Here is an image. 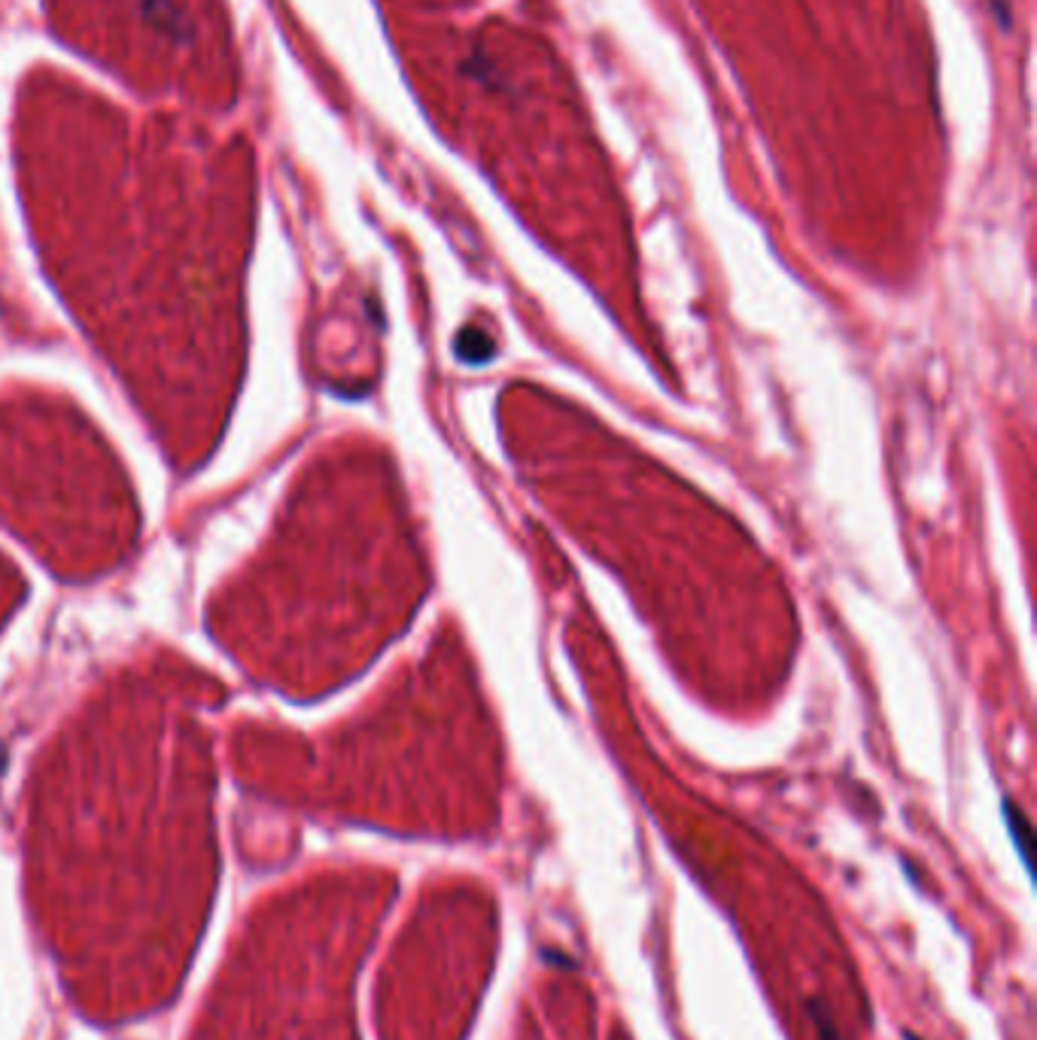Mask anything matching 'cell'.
Instances as JSON below:
<instances>
[{
  "label": "cell",
  "instance_id": "cell-1",
  "mask_svg": "<svg viewBox=\"0 0 1037 1040\" xmlns=\"http://www.w3.org/2000/svg\"><path fill=\"white\" fill-rule=\"evenodd\" d=\"M460 73L471 83H478L481 89H490V92H499L502 89V77H499V68L494 64V59L484 52V49H471V55L460 64Z\"/></svg>",
  "mask_w": 1037,
  "mask_h": 1040
},
{
  "label": "cell",
  "instance_id": "cell-2",
  "mask_svg": "<svg viewBox=\"0 0 1037 1040\" xmlns=\"http://www.w3.org/2000/svg\"><path fill=\"white\" fill-rule=\"evenodd\" d=\"M457 354L466 363H487L494 356V341H490V335L484 329H466L460 335V341H457Z\"/></svg>",
  "mask_w": 1037,
  "mask_h": 1040
},
{
  "label": "cell",
  "instance_id": "cell-3",
  "mask_svg": "<svg viewBox=\"0 0 1037 1040\" xmlns=\"http://www.w3.org/2000/svg\"><path fill=\"white\" fill-rule=\"evenodd\" d=\"M1004 818H1007V828H1010V837L1016 843V852H1019V858L1028 867V837H1031V828H1028L1026 816L1019 813V806L1004 801Z\"/></svg>",
  "mask_w": 1037,
  "mask_h": 1040
},
{
  "label": "cell",
  "instance_id": "cell-4",
  "mask_svg": "<svg viewBox=\"0 0 1037 1040\" xmlns=\"http://www.w3.org/2000/svg\"><path fill=\"white\" fill-rule=\"evenodd\" d=\"M810 1017H813V1022H815L819 1040H843L837 1022H834V1017L827 1013V1007L822 1005V1001H810Z\"/></svg>",
  "mask_w": 1037,
  "mask_h": 1040
},
{
  "label": "cell",
  "instance_id": "cell-5",
  "mask_svg": "<svg viewBox=\"0 0 1037 1040\" xmlns=\"http://www.w3.org/2000/svg\"><path fill=\"white\" fill-rule=\"evenodd\" d=\"M904 1040H922L919 1034H913V1031H904Z\"/></svg>",
  "mask_w": 1037,
  "mask_h": 1040
}]
</instances>
